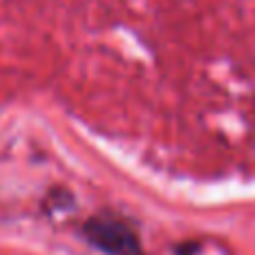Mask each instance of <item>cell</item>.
<instances>
[{"mask_svg":"<svg viewBox=\"0 0 255 255\" xmlns=\"http://www.w3.org/2000/svg\"><path fill=\"white\" fill-rule=\"evenodd\" d=\"M83 235L92 247L108 255H143L134 229L117 215H94L85 222Z\"/></svg>","mask_w":255,"mask_h":255,"instance_id":"obj_1","label":"cell"}]
</instances>
